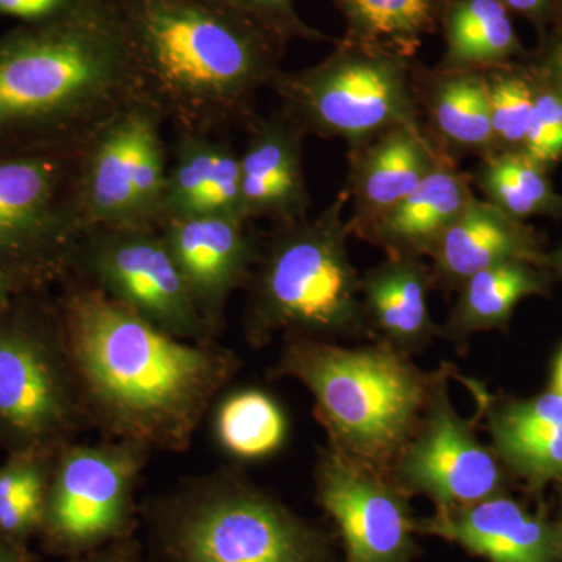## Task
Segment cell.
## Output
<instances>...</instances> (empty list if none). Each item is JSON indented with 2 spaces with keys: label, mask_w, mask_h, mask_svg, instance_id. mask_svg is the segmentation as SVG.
I'll list each match as a JSON object with an SVG mask.
<instances>
[{
  "label": "cell",
  "mask_w": 562,
  "mask_h": 562,
  "mask_svg": "<svg viewBox=\"0 0 562 562\" xmlns=\"http://www.w3.org/2000/svg\"><path fill=\"white\" fill-rule=\"evenodd\" d=\"M57 312L85 408L121 441L183 450L238 368L228 351L176 338L85 281Z\"/></svg>",
  "instance_id": "6da1fadb"
},
{
  "label": "cell",
  "mask_w": 562,
  "mask_h": 562,
  "mask_svg": "<svg viewBox=\"0 0 562 562\" xmlns=\"http://www.w3.org/2000/svg\"><path fill=\"white\" fill-rule=\"evenodd\" d=\"M140 99L116 0H74L0 36V154H79Z\"/></svg>",
  "instance_id": "7a4b0ae2"
},
{
  "label": "cell",
  "mask_w": 562,
  "mask_h": 562,
  "mask_svg": "<svg viewBox=\"0 0 562 562\" xmlns=\"http://www.w3.org/2000/svg\"><path fill=\"white\" fill-rule=\"evenodd\" d=\"M144 101L176 133L246 131L280 76L288 44L203 0H116Z\"/></svg>",
  "instance_id": "3957f363"
},
{
  "label": "cell",
  "mask_w": 562,
  "mask_h": 562,
  "mask_svg": "<svg viewBox=\"0 0 562 562\" xmlns=\"http://www.w3.org/2000/svg\"><path fill=\"white\" fill-rule=\"evenodd\" d=\"M349 195L339 192L316 217L272 225L258 244L247 281L244 328L255 346L284 338L373 341L361 297V273L351 262Z\"/></svg>",
  "instance_id": "277c9868"
},
{
  "label": "cell",
  "mask_w": 562,
  "mask_h": 562,
  "mask_svg": "<svg viewBox=\"0 0 562 562\" xmlns=\"http://www.w3.org/2000/svg\"><path fill=\"white\" fill-rule=\"evenodd\" d=\"M276 373L313 395L328 446L386 473L416 431L435 380V371L383 341L306 338H286Z\"/></svg>",
  "instance_id": "5b68a950"
},
{
  "label": "cell",
  "mask_w": 562,
  "mask_h": 562,
  "mask_svg": "<svg viewBox=\"0 0 562 562\" xmlns=\"http://www.w3.org/2000/svg\"><path fill=\"white\" fill-rule=\"evenodd\" d=\"M150 532L158 562H339L321 528L236 476L158 503Z\"/></svg>",
  "instance_id": "8992f818"
},
{
  "label": "cell",
  "mask_w": 562,
  "mask_h": 562,
  "mask_svg": "<svg viewBox=\"0 0 562 562\" xmlns=\"http://www.w3.org/2000/svg\"><path fill=\"white\" fill-rule=\"evenodd\" d=\"M271 90L303 135L349 147L395 125L424 127L413 61L342 38L316 65L281 70Z\"/></svg>",
  "instance_id": "52a82bcc"
},
{
  "label": "cell",
  "mask_w": 562,
  "mask_h": 562,
  "mask_svg": "<svg viewBox=\"0 0 562 562\" xmlns=\"http://www.w3.org/2000/svg\"><path fill=\"white\" fill-rule=\"evenodd\" d=\"M85 413L57 308L18 294L0 313V446L57 452Z\"/></svg>",
  "instance_id": "ba28073f"
},
{
  "label": "cell",
  "mask_w": 562,
  "mask_h": 562,
  "mask_svg": "<svg viewBox=\"0 0 562 562\" xmlns=\"http://www.w3.org/2000/svg\"><path fill=\"white\" fill-rule=\"evenodd\" d=\"M79 154H0V265L22 292L69 272L83 233Z\"/></svg>",
  "instance_id": "9c48e42d"
},
{
  "label": "cell",
  "mask_w": 562,
  "mask_h": 562,
  "mask_svg": "<svg viewBox=\"0 0 562 562\" xmlns=\"http://www.w3.org/2000/svg\"><path fill=\"white\" fill-rule=\"evenodd\" d=\"M165 120L140 99L111 117L79 155L77 199L85 231L160 228L168 183Z\"/></svg>",
  "instance_id": "30bf717a"
},
{
  "label": "cell",
  "mask_w": 562,
  "mask_h": 562,
  "mask_svg": "<svg viewBox=\"0 0 562 562\" xmlns=\"http://www.w3.org/2000/svg\"><path fill=\"white\" fill-rule=\"evenodd\" d=\"M144 450L121 439L58 450L40 535L47 552L72 560L132 538Z\"/></svg>",
  "instance_id": "8fae6325"
},
{
  "label": "cell",
  "mask_w": 562,
  "mask_h": 562,
  "mask_svg": "<svg viewBox=\"0 0 562 562\" xmlns=\"http://www.w3.org/2000/svg\"><path fill=\"white\" fill-rule=\"evenodd\" d=\"M69 272L176 338L209 344L214 335L158 228H87Z\"/></svg>",
  "instance_id": "7c38bea8"
},
{
  "label": "cell",
  "mask_w": 562,
  "mask_h": 562,
  "mask_svg": "<svg viewBox=\"0 0 562 562\" xmlns=\"http://www.w3.org/2000/svg\"><path fill=\"white\" fill-rule=\"evenodd\" d=\"M454 368L436 369L427 405L390 476L403 492L425 495L436 509H452L509 494L519 486L492 447L480 441L476 422L454 408L449 382Z\"/></svg>",
  "instance_id": "4fadbf2b"
},
{
  "label": "cell",
  "mask_w": 562,
  "mask_h": 562,
  "mask_svg": "<svg viewBox=\"0 0 562 562\" xmlns=\"http://www.w3.org/2000/svg\"><path fill=\"white\" fill-rule=\"evenodd\" d=\"M316 501L338 528L344 562H412L419 553L409 495L366 462L328 446L314 469Z\"/></svg>",
  "instance_id": "5bb4252c"
},
{
  "label": "cell",
  "mask_w": 562,
  "mask_h": 562,
  "mask_svg": "<svg viewBox=\"0 0 562 562\" xmlns=\"http://www.w3.org/2000/svg\"><path fill=\"white\" fill-rule=\"evenodd\" d=\"M250 222L233 217H184L165 222L166 247L210 330H220L233 292L246 286L260 239Z\"/></svg>",
  "instance_id": "9a60e30c"
},
{
  "label": "cell",
  "mask_w": 562,
  "mask_h": 562,
  "mask_svg": "<svg viewBox=\"0 0 562 562\" xmlns=\"http://www.w3.org/2000/svg\"><path fill=\"white\" fill-rule=\"evenodd\" d=\"M472 392L476 417L492 449L517 483L542 503L550 483L562 484V397L547 390L535 397L494 395L484 384L454 373Z\"/></svg>",
  "instance_id": "2e32d148"
},
{
  "label": "cell",
  "mask_w": 562,
  "mask_h": 562,
  "mask_svg": "<svg viewBox=\"0 0 562 562\" xmlns=\"http://www.w3.org/2000/svg\"><path fill=\"white\" fill-rule=\"evenodd\" d=\"M417 535L457 543L490 562H562V528L543 505L536 512L509 494L436 509L414 522Z\"/></svg>",
  "instance_id": "e0dca14e"
},
{
  "label": "cell",
  "mask_w": 562,
  "mask_h": 562,
  "mask_svg": "<svg viewBox=\"0 0 562 562\" xmlns=\"http://www.w3.org/2000/svg\"><path fill=\"white\" fill-rule=\"evenodd\" d=\"M446 155L425 127L409 125H395L350 146L344 191L353 206L347 220L351 236L412 194Z\"/></svg>",
  "instance_id": "ac0fdd59"
},
{
  "label": "cell",
  "mask_w": 562,
  "mask_h": 562,
  "mask_svg": "<svg viewBox=\"0 0 562 562\" xmlns=\"http://www.w3.org/2000/svg\"><path fill=\"white\" fill-rule=\"evenodd\" d=\"M246 132L239 168L247 221L283 225L308 217L312 194L303 169L305 135L279 109L258 114Z\"/></svg>",
  "instance_id": "d6986e66"
},
{
  "label": "cell",
  "mask_w": 562,
  "mask_h": 562,
  "mask_svg": "<svg viewBox=\"0 0 562 562\" xmlns=\"http://www.w3.org/2000/svg\"><path fill=\"white\" fill-rule=\"evenodd\" d=\"M546 251L542 236L527 222L473 198L428 255L432 286L453 294L475 273L505 262L543 268Z\"/></svg>",
  "instance_id": "ffe728a7"
},
{
  "label": "cell",
  "mask_w": 562,
  "mask_h": 562,
  "mask_svg": "<svg viewBox=\"0 0 562 562\" xmlns=\"http://www.w3.org/2000/svg\"><path fill=\"white\" fill-rule=\"evenodd\" d=\"M432 290L430 265L419 255H386L362 273V306L373 341L409 357L427 350L441 336L428 305Z\"/></svg>",
  "instance_id": "44dd1931"
},
{
  "label": "cell",
  "mask_w": 562,
  "mask_h": 562,
  "mask_svg": "<svg viewBox=\"0 0 562 562\" xmlns=\"http://www.w3.org/2000/svg\"><path fill=\"white\" fill-rule=\"evenodd\" d=\"M472 187V177L446 155L412 194L358 233L357 238L386 255L428 258L443 232L475 198Z\"/></svg>",
  "instance_id": "7402d4cb"
},
{
  "label": "cell",
  "mask_w": 562,
  "mask_h": 562,
  "mask_svg": "<svg viewBox=\"0 0 562 562\" xmlns=\"http://www.w3.org/2000/svg\"><path fill=\"white\" fill-rule=\"evenodd\" d=\"M557 277L530 262H505L472 276L458 291L441 338L468 349L479 333L508 331L517 305L530 297H552Z\"/></svg>",
  "instance_id": "603a6c76"
},
{
  "label": "cell",
  "mask_w": 562,
  "mask_h": 562,
  "mask_svg": "<svg viewBox=\"0 0 562 562\" xmlns=\"http://www.w3.org/2000/svg\"><path fill=\"white\" fill-rule=\"evenodd\" d=\"M427 83L419 90L420 111L425 110L430 132L439 149L453 154H471L479 158L494 154L490 99L484 70L436 69L420 79Z\"/></svg>",
  "instance_id": "cb8c5ba5"
},
{
  "label": "cell",
  "mask_w": 562,
  "mask_h": 562,
  "mask_svg": "<svg viewBox=\"0 0 562 562\" xmlns=\"http://www.w3.org/2000/svg\"><path fill=\"white\" fill-rule=\"evenodd\" d=\"M441 32L443 70H487L525 60L512 13L501 0H450Z\"/></svg>",
  "instance_id": "d4e9b609"
},
{
  "label": "cell",
  "mask_w": 562,
  "mask_h": 562,
  "mask_svg": "<svg viewBox=\"0 0 562 562\" xmlns=\"http://www.w3.org/2000/svg\"><path fill=\"white\" fill-rule=\"evenodd\" d=\"M450 0H335L342 40L413 61L427 36L441 31Z\"/></svg>",
  "instance_id": "484cf974"
},
{
  "label": "cell",
  "mask_w": 562,
  "mask_h": 562,
  "mask_svg": "<svg viewBox=\"0 0 562 562\" xmlns=\"http://www.w3.org/2000/svg\"><path fill=\"white\" fill-rule=\"evenodd\" d=\"M552 171L524 151H494L480 158L472 176L483 199L514 220L549 217L562 222V194Z\"/></svg>",
  "instance_id": "4316f807"
},
{
  "label": "cell",
  "mask_w": 562,
  "mask_h": 562,
  "mask_svg": "<svg viewBox=\"0 0 562 562\" xmlns=\"http://www.w3.org/2000/svg\"><path fill=\"white\" fill-rule=\"evenodd\" d=\"M290 422L279 402L257 387L233 391L214 414L221 449L239 461L272 457L286 443Z\"/></svg>",
  "instance_id": "83f0119b"
},
{
  "label": "cell",
  "mask_w": 562,
  "mask_h": 562,
  "mask_svg": "<svg viewBox=\"0 0 562 562\" xmlns=\"http://www.w3.org/2000/svg\"><path fill=\"white\" fill-rule=\"evenodd\" d=\"M57 452H11L0 464V536L7 541L29 549L40 538Z\"/></svg>",
  "instance_id": "f1b7e54d"
},
{
  "label": "cell",
  "mask_w": 562,
  "mask_h": 562,
  "mask_svg": "<svg viewBox=\"0 0 562 562\" xmlns=\"http://www.w3.org/2000/svg\"><path fill=\"white\" fill-rule=\"evenodd\" d=\"M495 151H524L535 101V76L527 60L484 70Z\"/></svg>",
  "instance_id": "f546056e"
},
{
  "label": "cell",
  "mask_w": 562,
  "mask_h": 562,
  "mask_svg": "<svg viewBox=\"0 0 562 562\" xmlns=\"http://www.w3.org/2000/svg\"><path fill=\"white\" fill-rule=\"evenodd\" d=\"M530 68L535 76V101L524 154L553 171L562 162V90L531 65Z\"/></svg>",
  "instance_id": "4dcf8cb0"
},
{
  "label": "cell",
  "mask_w": 562,
  "mask_h": 562,
  "mask_svg": "<svg viewBox=\"0 0 562 562\" xmlns=\"http://www.w3.org/2000/svg\"><path fill=\"white\" fill-rule=\"evenodd\" d=\"M203 2L258 25L284 44H290L291 41L335 44L338 41L306 24L295 9L294 0H203Z\"/></svg>",
  "instance_id": "1f68e13d"
},
{
  "label": "cell",
  "mask_w": 562,
  "mask_h": 562,
  "mask_svg": "<svg viewBox=\"0 0 562 562\" xmlns=\"http://www.w3.org/2000/svg\"><path fill=\"white\" fill-rule=\"evenodd\" d=\"M527 61L562 90V25H552L539 36L538 47L528 52Z\"/></svg>",
  "instance_id": "d6a6232c"
},
{
  "label": "cell",
  "mask_w": 562,
  "mask_h": 562,
  "mask_svg": "<svg viewBox=\"0 0 562 562\" xmlns=\"http://www.w3.org/2000/svg\"><path fill=\"white\" fill-rule=\"evenodd\" d=\"M74 0H0V16L22 22L47 20L68 9Z\"/></svg>",
  "instance_id": "836d02e7"
},
{
  "label": "cell",
  "mask_w": 562,
  "mask_h": 562,
  "mask_svg": "<svg viewBox=\"0 0 562 562\" xmlns=\"http://www.w3.org/2000/svg\"><path fill=\"white\" fill-rule=\"evenodd\" d=\"M509 13L530 21L539 36L552 24V0H501Z\"/></svg>",
  "instance_id": "e575fe53"
},
{
  "label": "cell",
  "mask_w": 562,
  "mask_h": 562,
  "mask_svg": "<svg viewBox=\"0 0 562 562\" xmlns=\"http://www.w3.org/2000/svg\"><path fill=\"white\" fill-rule=\"evenodd\" d=\"M70 562H144L140 558L139 547L132 538L124 539L102 547L81 557L72 558Z\"/></svg>",
  "instance_id": "d590c367"
},
{
  "label": "cell",
  "mask_w": 562,
  "mask_h": 562,
  "mask_svg": "<svg viewBox=\"0 0 562 562\" xmlns=\"http://www.w3.org/2000/svg\"><path fill=\"white\" fill-rule=\"evenodd\" d=\"M0 562H36L29 549L7 541L0 536Z\"/></svg>",
  "instance_id": "8d00e7d4"
},
{
  "label": "cell",
  "mask_w": 562,
  "mask_h": 562,
  "mask_svg": "<svg viewBox=\"0 0 562 562\" xmlns=\"http://www.w3.org/2000/svg\"><path fill=\"white\" fill-rule=\"evenodd\" d=\"M18 294H22L20 286L13 280V277L3 269V266L0 265V313L13 302Z\"/></svg>",
  "instance_id": "74e56055"
},
{
  "label": "cell",
  "mask_w": 562,
  "mask_h": 562,
  "mask_svg": "<svg viewBox=\"0 0 562 562\" xmlns=\"http://www.w3.org/2000/svg\"><path fill=\"white\" fill-rule=\"evenodd\" d=\"M542 266L552 272L557 280L562 279V241L553 250L546 251Z\"/></svg>",
  "instance_id": "f35d334b"
},
{
  "label": "cell",
  "mask_w": 562,
  "mask_h": 562,
  "mask_svg": "<svg viewBox=\"0 0 562 562\" xmlns=\"http://www.w3.org/2000/svg\"><path fill=\"white\" fill-rule=\"evenodd\" d=\"M550 391L557 392L562 397V346L558 353L554 355L552 362V371H550Z\"/></svg>",
  "instance_id": "ab89813d"
},
{
  "label": "cell",
  "mask_w": 562,
  "mask_h": 562,
  "mask_svg": "<svg viewBox=\"0 0 562 562\" xmlns=\"http://www.w3.org/2000/svg\"><path fill=\"white\" fill-rule=\"evenodd\" d=\"M552 25H562V0H552Z\"/></svg>",
  "instance_id": "60d3db41"
},
{
  "label": "cell",
  "mask_w": 562,
  "mask_h": 562,
  "mask_svg": "<svg viewBox=\"0 0 562 562\" xmlns=\"http://www.w3.org/2000/svg\"><path fill=\"white\" fill-rule=\"evenodd\" d=\"M558 492V503H560V514H558V522H560L562 528V484H557Z\"/></svg>",
  "instance_id": "b9f144b4"
}]
</instances>
